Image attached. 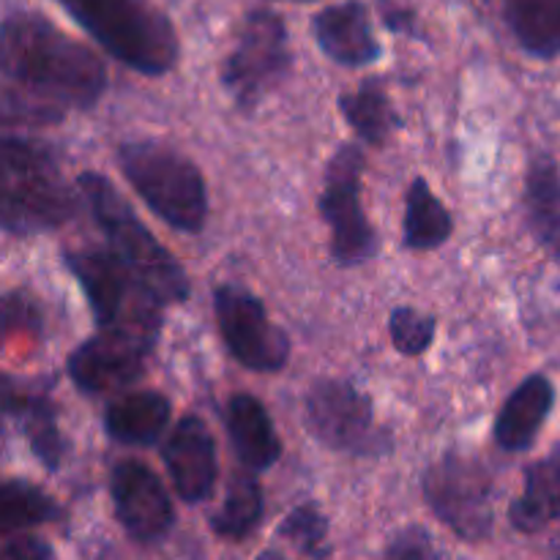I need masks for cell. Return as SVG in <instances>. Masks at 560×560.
I'll use <instances>...</instances> for the list:
<instances>
[{
	"label": "cell",
	"instance_id": "cell-1",
	"mask_svg": "<svg viewBox=\"0 0 560 560\" xmlns=\"http://www.w3.org/2000/svg\"><path fill=\"white\" fill-rule=\"evenodd\" d=\"M0 63L5 124L60 120L66 109L93 107L107 88L102 58L31 11L5 16Z\"/></svg>",
	"mask_w": 560,
	"mask_h": 560
},
{
	"label": "cell",
	"instance_id": "cell-2",
	"mask_svg": "<svg viewBox=\"0 0 560 560\" xmlns=\"http://www.w3.org/2000/svg\"><path fill=\"white\" fill-rule=\"evenodd\" d=\"M0 217L11 235H38L77 213V195L60 173L49 145L27 137H5L0 148Z\"/></svg>",
	"mask_w": 560,
	"mask_h": 560
},
{
	"label": "cell",
	"instance_id": "cell-3",
	"mask_svg": "<svg viewBox=\"0 0 560 560\" xmlns=\"http://www.w3.org/2000/svg\"><path fill=\"white\" fill-rule=\"evenodd\" d=\"M66 266L88 295L98 331L153 350L164 304L115 252H69Z\"/></svg>",
	"mask_w": 560,
	"mask_h": 560
},
{
	"label": "cell",
	"instance_id": "cell-4",
	"mask_svg": "<svg viewBox=\"0 0 560 560\" xmlns=\"http://www.w3.org/2000/svg\"><path fill=\"white\" fill-rule=\"evenodd\" d=\"M115 60L148 77L178 63V36L167 16L145 0H58Z\"/></svg>",
	"mask_w": 560,
	"mask_h": 560
},
{
	"label": "cell",
	"instance_id": "cell-5",
	"mask_svg": "<svg viewBox=\"0 0 560 560\" xmlns=\"http://www.w3.org/2000/svg\"><path fill=\"white\" fill-rule=\"evenodd\" d=\"M93 219L107 235L113 252L148 284L162 304H180L189 295V279L173 255L137 219L120 191L98 173H82L77 178Z\"/></svg>",
	"mask_w": 560,
	"mask_h": 560
},
{
	"label": "cell",
	"instance_id": "cell-6",
	"mask_svg": "<svg viewBox=\"0 0 560 560\" xmlns=\"http://www.w3.org/2000/svg\"><path fill=\"white\" fill-rule=\"evenodd\" d=\"M118 164L131 189L170 228L189 235H197L206 228V180L191 159L164 142L142 140L120 145Z\"/></svg>",
	"mask_w": 560,
	"mask_h": 560
},
{
	"label": "cell",
	"instance_id": "cell-7",
	"mask_svg": "<svg viewBox=\"0 0 560 560\" xmlns=\"http://www.w3.org/2000/svg\"><path fill=\"white\" fill-rule=\"evenodd\" d=\"M432 512L457 536L481 541L492 530V476L481 459L463 452L443 454L424 474Z\"/></svg>",
	"mask_w": 560,
	"mask_h": 560
},
{
	"label": "cell",
	"instance_id": "cell-8",
	"mask_svg": "<svg viewBox=\"0 0 560 560\" xmlns=\"http://www.w3.org/2000/svg\"><path fill=\"white\" fill-rule=\"evenodd\" d=\"M290 69L288 25L268 9H255L241 25L238 44L222 66V85L241 109H252Z\"/></svg>",
	"mask_w": 560,
	"mask_h": 560
},
{
	"label": "cell",
	"instance_id": "cell-9",
	"mask_svg": "<svg viewBox=\"0 0 560 560\" xmlns=\"http://www.w3.org/2000/svg\"><path fill=\"white\" fill-rule=\"evenodd\" d=\"M364 153L342 145L326 167L320 191V213L331 230V255L339 266H361L377 249L375 230L361 206Z\"/></svg>",
	"mask_w": 560,
	"mask_h": 560
},
{
	"label": "cell",
	"instance_id": "cell-10",
	"mask_svg": "<svg viewBox=\"0 0 560 560\" xmlns=\"http://www.w3.org/2000/svg\"><path fill=\"white\" fill-rule=\"evenodd\" d=\"M306 427L323 446L345 454L388 452V435L377 430L372 402L348 381H317L306 394Z\"/></svg>",
	"mask_w": 560,
	"mask_h": 560
},
{
	"label": "cell",
	"instance_id": "cell-11",
	"mask_svg": "<svg viewBox=\"0 0 560 560\" xmlns=\"http://www.w3.org/2000/svg\"><path fill=\"white\" fill-rule=\"evenodd\" d=\"M219 331L230 353L252 372H279L290 359V339L268 317L266 306L238 284H222L213 293Z\"/></svg>",
	"mask_w": 560,
	"mask_h": 560
},
{
	"label": "cell",
	"instance_id": "cell-12",
	"mask_svg": "<svg viewBox=\"0 0 560 560\" xmlns=\"http://www.w3.org/2000/svg\"><path fill=\"white\" fill-rule=\"evenodd\" d=\"M115 514L126 534L137 541H156L173 528L175 512L162 479L142 463L115 465L113 481Z\"/></svg>",
	"mask_w": 560,
	"mask_h": 560
},
{
	"label": "cell",
	"instance_id": "cell-13",
	"mask_svg": "<svg viewBox=\"0 0 560 560\" xmlns=\"http://www.w3.org/2000/svg\"><path fill=\"white\" fill-rule=\"evenodd\" d=\"M148 355L151 350L142 345L98 331L69 355V375L77 388L93 397L118 394L140 381Z\"/></svg>",
	"mask_w": 560,
	"mask_h": 560
},
{
	"label": "cell",
	"instance_id": "cell-14",
	"mask_svg": "<svg viewBox=\"0 0 560 560\" xmlns=\"http://www.w3.org/2000/svg\"><path fill=\"white\" fill-rule=\"evenodd\" d=\"M164 465L170 470L175 492L186 503H202L217 487V443L211 430L197 416H186L175 424L164 443Z\"/></svg>",
	"mask_w": 560,
	"mask_h": 560
},
{
	"label": "cell",
	"instance_id": "cell-15",
	"mask_svg": "<svg viewBox=\"0 0 560 560\" xmlns=\"http://www.w3.org/2000/svg\"><path fill=\"white\" fill-rule=\"evenodd\" d=\"M312 33L323 52L339 66H370L381 58L370 9L361 0L328 5L312 20Z\"/></svg>",
	"mask_w": 560,
	"mask_h": 560
},
{
	"label": "cell",
	"instance_id": "cell-16",
	"mask_svg": "<svg viewBox=\"0 0 560 560\" xmlns=\"http://www.w3.org/2000/svg\"><path fill=\"white\" fill-rule=\"evenodd\" d=\"M556 402V388L545 375H530L509 394L495 419V441L506 452H525L539 435Z\"/></svg>",
	"mask_w": 560,
	"mask_h": 560
},
{
	"label": "cell",
	"instance_id": "cell-17",
	"mask_svg": "<svg viewBox=\"0 0 560 560\" xmlns=\"http://www.w3.org/2000/svg\"><path fill=\"white\" fill-rule=\"evenodd\" d=\"M224 424H228L235 454L246 468L266 470L282 454V443H279L271 416L262 408L260 399L249 397V394H235L224 410Z\"/></svg>",
	"mask_w": 560,
	"mask_h": 560
},
{
	"label": "cell",
	"instance_id": "cell-18",
	"mask_svg": "<svg viewBox=\"0 0 560 560\" xmlns=\"http://www.w3.org/2000/svg\"><path fill=\"white\" fill-rule=\"evenodd\" d=\"M170 424V399L159 392H135L115 399L104 413V430L126 446H151Z\"/></svg>",
	"mask_w": 560,
	"mask_h": 560
},
{
	"label": "cell",
	"instance_id": "cell-19",
	"mask_svg": "<svg viewBox=\"0 0 560 560\" xmlns=\"http://www.w3.org/2000/svg\"><path fill=\"white\" fill-rule=\"evenodd\" d=\"M509 517L523 534H536L560 517V443L545 459L525 468L523 495L512 503Z\"/></svg>",
	"mask_w": 560,
	"mask_h": 560
},
{
	"label": "cell",
	"instance_id": "cell-20",
	"mask_svg": "<svg viewBox=\"0 0 560 560\" xmlns=\"http://www.w3.org/2000/svg\"><path fill=\"white\" fill-rule=\"evenodd\" d=\"M5 410L20 416V424L22 430H25L27 443H31L38 463H42L47 470H58L66 446H63V438H60L58 413H55V405L49 402L47 394L42 392L22 394V392H14L9 383V386H5Z\"/></svg>",
	"mask_w": 560,
	"mask_h": 560
},
{
	"label": "cell",
	"instance_id": "cell-21",
	"mask_svg": "<svg viewBox=\"0 0 560 560\" xmlns=\"http://www.w3.org/2000/svg\"><path fill=\"white\" fill-rule=\"evenodd\" d=\"M525 213L541 244H560V170L550 153L530 159L525 173Z\"/></svg>",
	"mask_w": 560,
	"mask_h": 560
},
{
	"label": "cell",
	"instance_id": "cell-22",
	"mask_svg": "<svg viewBox=\"0 0 560 560\" xmlns=\"http://www.w3.org/2000/svg\"><path fill=\"white\" fill-rule=\"evenodd\" d=\"M503 20L528 55H560V0H503Z\"/></svg>",
	"mask_w": 560,
	"mask_h": 560
},
{
	"label": "cell",
	"instance_id": "cell-23",
	"mask_svg": "<svg viewBox=\"0 0 560 560\" xmlns=\"http://www.w3.org/2000/svg\"><path fill=\"white\" fill-rule=\"evenodd\" d=\"M454 222L424 178H416L405 200V246L416 252L438 249L452 235Z\"/></svg>",
	"mask_w": 560,
	"mask_h": 560
},
{
	"label": "cell",
	"instance_id": "cell-24",
	"mask_svg": "<svg viewBox=\"0 0 560 560\" xmlns=\"http://www.w3.org/2000/svg\"><path fill=\"white\" fill-rule=\"evenodd\" d=\"M339 109H342L345 120L355 129V135L370 145H386V140L399 124L392 98L377 80H366L355 91L342 93Z\"/></svg>",
	"mask_w": 560,
	"mask_h": 560
},
{
	"label": "cell",
	"instance_id": "cell-25",
	"mask_svg": "<svg viewBox=\"0 0 560 560\" xmlns=\"http://www.w3.org/2000/svg\"><path fill=\"white\" fill-rule=\"evenodd\" d=\"M58 517V503L44 490L22 479H9L3 485V492H0V523H3L5 536L22 534L25 528L52 523Z\"/></svg>",
	"mask_w": 560,
	"mask_h": 560
},
{
	"label": "cell",
	"instance_id": "cell-26",
	"mask_svg": "<svg viewBox=\"0 0 560 560\" xmlns=\"http://www.w3.org/2000/svg\"><path fill=\"white\" fill-rule=\"evenodd\" d=\"M262 517V490L252 474H235L222 509L213 517V530L224 539H244Z\"/></svg>",
	"mask_w": 560,
	"mask_h": 560
},
{
	"label": "cell",
	"instance_id": "cell-27",
	"mask_svg": "<svg viewBox=\"0 0 560 560\" xmlns=\"http://www.w3.org/2000/svg\"><path fill=\"white\" fill-rule=\"evenodd\" d=\"M438 323L432 315H424L416 306H397L388 317V334L394 348L402 355H421L435 342Z\"/></svg>",
	"mask_w": 560,
	"mask_h": 560
},
{
	"label": "cell",
	"instance_id": "cell-28",
	"mask_svg": "<svg viewBox=\"0 0 560 560\" xmlns=\"http://www.w3.org/2000/svg\"><path fill=\"white\" fill-rule=\"evenodd\" d=\"M279 534L310 558H323L328 552V520L312 503L293 509L284 517Z\"/></svg>",
	"mask_w": 560,
	"mask_h": 560
},
{
	"label": "cell",
	"instance_id": "cell-29",
	"mask_svg": "<svg viewBox=\"0 0 560 560\" xmlns=\"http://www.w3.org/2000/svg\"><path fill=\"white\" fill-rule=\"evenodd\" d=\"M383 560H438V550L424 528H405L388 541Z\"/></svg>",
	"mask_w": 560,
	"mask_h": 560
},
{
	"label": "cell",
	"instance_id": "cell-30",
	"mask_svg": "<svg viewBox=\"0 0 560 560\" xmlns=\"http://www.w3.org/2000/svg\"><path fill=\"white\" fill-rule=\"evenodd\" d=\"M0 560H52V550L38 536L9 534L0 550Z\"/></svg>",
	"mask_w": 560,
	"mask_h": 560
},
{
	"label": "cell",
	"instance_id": "cell-31",
	"mask_svg": "<svg viewBox=\"0 0 560 560\" xmlns=\"http://www.w3.org/2000/svg\"><path fill=\"white\" fill-rule=\"evenodd\" d=\"M257 560H288V558H282V556H277V552H262L260 558Z\"/></svg>",
	"mask_w": 560,
	"mask_h": 560
},
{
	"label": "cell",
	"instance_id": "cell-32",
	"mask_svg": "<svg viewBox=\"0 0 560 560\" xmlns=\"http://www.w3.org/2000/svg\"><path fill=\"white\" fill-rule=\"evenodd\" d=\"M552 556H556V560H560V536L556 539V547H552Z\"/></svg>",
	"mask_w": 560,
	"mask_h": 560
},
{
	"label": "cell",
	"instance_id": "cell-33",
	"mask_svg": "<svg viewBox=\"0 0 560 560\" xmlns=\"http://www.w3.org/2000/svg\"><path fill=\"white\" fill-rule=\"evenodd\" d=\"M295 3H310V0H295Z\"/></svg>",
	"mask_w": 560,
	"mask_h": 560
}]
</instances>
